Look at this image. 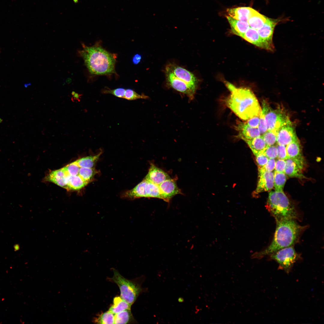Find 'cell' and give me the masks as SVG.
<instances>
[{
	"mask_svg": "<svg viewBox=\"0 0 324 324\" xmlns=\"http://www.w3.org/2000/svg\"><path fill=\"white\" fill-rule=\"evenodd\" d=\"M226 84L231 93L226 100V105L236 116L247 121L260 116L261 108L252 91L247 88L236 87L228 82Z\"/></svg>",
	"mask_w": 324,
	"mask_h": 324,
	"instance_id": "1",
	"label": "cell"
},
{
	"mask_svg": "<svg viewBox=\"0 0 324 324\" xmlns=\"http://www.w3.org/2000/svg\"><path fill=\"white\" fill-rule=\"evenodd\" d=\"M276 228L271 243L264 250L251 256L252 259H261L282 248L293 246L298 241L305 227L299 225L294 219L276 221Z\"/></svg>",
	"mask_w": 324,
	"mask_h": 324,
	"instance_id": "2",
	"label": "cell"
},
{
	"mask_svg": "<svg viewBox=\"0 0 324 324\" xmlns=\"http://www.w3.org/2000/svg\"><path fill=\"white\" fill-rule=\"evenodd\" d=\"M83 49L78 51L89 71L97 75H106L115 73L116 57L98 44L88 46L82 44Z\"/></svg>",
	"mask_w": 324,
	"mask_h": 324,
	"instance_id": "3",
	"label": "cell"
},
{
	"mask_svg": "<svg viewBox=\"0 0 324 324\" xmlns=\"http://www.w3.org/2000/svg\"><path fill=\"white\" fill-rule=\"evenodd\" d=\"M266 207L276 221L298 218L295 208L283 190L270 192Z\"/></svg>",
	"mask_w": 324,
	"mask_h": 324,
	"instance_id": "4",
	"label": "cell"
},
{
	"mask_svg": "<svg viewBox=\"0 0 324 324\" xmlns=\"http://www.w3.org/2000/svg\"><path fill=\"white\" fill-rule=\"evenodd\" d=\"M262 112L265 119L267 130L277 133L279 129L290 120L289 116L283 109L278 107L273 109L266 100L262 102Z\"/></svg>",
	"mask_w": 324,
	"mask_h": 324,
	"instance_id": "5",
	"label": "cell"
},
{
	"mask_svg": "<svg viewBox=\"0 0 324 324\" xmlns=\"http://www.w3.org/2000/svg\"><path fill=\"white\" fill-rule=\"evenodd\" d=\"M112 279L119 287L120 297L131 306L142 291L140 285L133 283L122 276L117 270L113 269Z\"/></svg>",
	"mask_w": 324,
	"mask_h": 324,
	"instance_id": "6",
	"label": "cell"
},
{
	"mask_svg": "<svg viewBox=\"0 0 324 324\" xmlns=\"http://www.w3.org/2000/svg\"><path fill=\"white\" fill-rule=\"evenodd\" d=\"M269 255L287 273L290 272L294 264L300 257L293 246L279 250Z\"/></svg>",
	"mask_w": 324,
	"mask_h": 324,
	"instance_id": "7",
	"label": "cell"
},
{
	"mask_svg": "<svg viewBox=\"0 0 324 324\" xmlns=\"http://www.w3.org/2000/svg\"><path fill=\"white\" fill-rule=\"evenodd\" d=\"M167 81L170 85L176 91L186 94L193 99L196 87L191 86L176 77L170 70L166 69Z\"/></svg>",
	"mask_w": 324,
	"mask_h": 324,
	"instance_id": "8",
	"label": "cell"
},
{
	"mask_svg": "<svg viewBox=\"0 0 324 324\" xmlns=\"http://www.w3.org/2000/svg\"><path fill=\"white\" fill-rule=\"evenodd\" d=\"M280 21L279 19H274L267 18L262 26L257 30L260 38L265 44L267 50L273 51L274 47L272 41L274 29L277 24Z\"/></svg>",
	"mask_w": 324,
	"mask_h": 324,
	"instance_id": "9",
	"label": "cell"
},
{
	"mask_svg": "<svg viewBox=\"0 0 324 324\" xmlns=\"http://www.w3.org/2000/svg\"><path fill=\"white\" fill-rule=\"evenodd\" d=\"M277 143L278 145L286 146L298 140L295 127L290 120L283 125L277 133Z\"/></svg>",
	"mask_w": 324,
	"mask_h": 324,
	"instance_id": "10",
	"label": "cell"
},
{
	"mask_svg": "<svg viewBox=\"0 0 324 324\" xmlns=\"http://www.w3.org/2000/svg\"><path fill=\"white\" fill-rule=\"evenodd\" d=\"M258 179L254 194L269 191L274 187V173L265 170L263 167H258Z\"/></svg>",
	"mask_w": 324,
	"mask_h": 324,
	"instance_id": "11",
	"label": "cell"
},
{
	"mask_svg": "<svg viewBox=\"0 0 324 324\" xmlns=\"http://www.w3.org/2000/svg\"><path fill=\"white\" fill-rule=\"evenodd\" d=\"M286 149L289 158L293 160L302 170L305 163L299 140L294 141L286 145Z\"/></svg>",
	"mask_w": 324,
	"mask_h": 324,
	"instance_id": "12",
	"label": "cell"
},
{
	"mask_svg": "<svg viewBox=\"0 0 324 324\" xmlns=\"http://www.w3.org/2000/svg\"><path fill=\"white\" fill-rule=\"evenodd\" d=\"M178 79L191 86L196 87L197 80L193 74L185 69L173 64H170L166 67Z\"/></svg>",
	"mask_w": 324,
	"mask_h": 324,
	"instance_id": "13",
	"label": "cell"
},
{
	"mask_svg": "<svg viewBox=\"0 0 324 324\" xmlns=\"http://www.w3.org/2000/svg\"><path fill=\"white\" fill-rule=\"evenodd\" d=\"M162 199L169 202L176 195L182 193L175 180L171 178L164 181L158 185Z\"/></svg>",
	"mask_w": 324,
	"mask_h": 324,
	"instance_id": "14",
	"label": "cell"
},
{
	"mask_svg": "<svg viewBox=\"0 0 324 324\" xmlns=\"http://www.w3.org/2000/svg\"><path fill=\"white\" fill-rule=\"evenodd\" d=\"M235 128L238 133L237 137L244 141L261 136L258 128L250 127L246 122H239Z\"/></svg>",
	"mask_w": 324,
	"mask_h": 324,
	"instance_id": "15",
	"label": "cell"
},
{
	"mask_svg": "<svg viewBox=\"0 0 324 324\" xmlns=\"http://www.w3.org/2000/svg\"><path fill=\"white\" fill-rule=\"evenodd\" d=\"M171 178L168 174L154 165L151 164L144 179L159 185L166 180Z\"/></svg>",
	"mask_w": 324,
	"mask_h": 324,
	"instance_id": "16",
	"label": "cell"
},
{
	"mask_svg": "<svg viewBox=\"0 0 324 324\" xmlns=\"http://www.w3.org/2000/svg\"><path fill=\"white\" fill-rule=\"evenodd\" d=\"M254 9L247 7L230 8L226 11L229 16L235 19L247 22Z\"/></svg>",
	"mask_w": 324,
	"mask_h": 324,
	"instance_id": "17",
	"label": "cell"
},
{
	"mask_svg": "<svg viewBox=\"0 0 324 324\" xmlns=\"http://www.w3.org/2000/svg\"><path fill=\"white\" fill-rule=\"evenodd\" d=\"M241 37L258 47L267 50L265 44L256 29L250 27Z\"/></svg>",
	"mask_w": 324,
	"mask_h": 324,
	"instance_id": "18",
	"label": "cell"
},
{
	"mask_svg": "<svg viewBox=\"0 0 324 324\" xmlns=\"http://www.w3.org/2000/svg\"><path fill=\"white\" fill-rule=\"evenodd\" d=\"M226 17L232 32L238 36L242 37L250 27L247 22L237 20L228 16Z\"/></svg>",
	"mask_w": 324,
	"mask_h": 324,
	"instance_id": "19",
	"label": "cell"
},
{
	"mask_svg": "<svg viewBox=\"0 0 324 324\" xmlns=\"http://www.w3.org/2000/svg\"><path fill=\"white\" fill-rule=\"evenodd\" d=\"M45 178L46 181L52 182L66 189L67 183L65 175L62 168L52 171Z\"/></svg>",
	"mask_w": 324,
	"mask_h": 324,
	"instance_id": "20",
	"label": "cell"
},
{
	"mask_svg": "<svg viewBox=\"0 0 324 324\" xmlns=\"http://www.w3.org/2000/svg\"><path fill=\"white\" fill-rule=\"evenodd\" d=\"M64 173L67 182L66 189L68 190H80L85 187L89 183L84 180L79 175L71 176Z\"/></svg>",
	"mask_w": 324,
	"mask_h": 324,
	"instance_id": "21",
	"label": "cell"
},
{
	"mask_svg": "<svg viewBox=\"0 0 324 324\" xmlns=\"http://www.w3.org/2000/svg\"><path fill=\"white\" fill-rule=\"evenodd\" d=\"M286 166L284 172L287 176L302 179L304 178L302 170L292 159L289 158L285 160Z\"/></svg>",
	"mask_w": 324,
	"mask_h": 324,
	"instance_id": "22",
	"label": "cell"
},
{
	"mask_svg": "<svg viewBox=\"0 0 324 324\" xmlns=\"http://www.w3.org/2000/svg\"><path fill=\"white\" fill-rule=\"evenodd\" d=\"M244 141L248 144L255 156L262 153L268 146L261 136Z\"/></svg>",
	"mask_w": 324,
	"mask_h": 324,
	"instance_id": "23",
	"label": "cell"
},
{
	"mask_svg": "<svg viewBox=\"0 0 324 324\" xmlns=\"http://www.w3.org/2000/svg\"><path fill=\"white\" fill-rule=\"evenodd\" d=\"M147 181L144 179L132 189L125 193L126 196L131 198L147 197L146 191Z\"/></svg>",
	"mask_w": 324,
	"mask_h": 324,
	"instance_id": "24",
	"label": "cell"
},
{
	"mask_svg": "<svg viewBox=\"0 0 324 324\" xmlns=\"http://www.w3.org/2000/svg\"><path fill=\"white\" fill-rule=\"evenodd\" d=\"M267 18L253 9L247 22L250 27L258 30L262 26Z\"/></svg>",
	"mask_w": 324,
	"mask_h": 324,
	"instance_id": "25",
	"label": "cell"
},
{
	"mask_svg": "<svg viewBox=\"0 0 324 324\" xmlns=\"http://www.w3.org/2000/svg\"><path fill=\"white\" fill-rule=\"evenodd\" d=\"M131 305L120 296L113 298V304L110 308L109 311L114 314L127 309H130Z\"/></svg>",
	"mask_w": 324,
	"mask_h": 324,
	"instance_id": "26",
	"label": "cell"
},
{
	"mask_svg": "<svg viewBox=\"0 0 324 324\" xmlns=\"http://www.w3.org/2000/svg\"><path fill=\"white\" fill-rule=\"evenodd\" d=\"M101 154V152H100L95 155L84 157L75 162L80 167L92 168L98 160Z\"/></svg>",
	"mask_w": 324,
	"mask_h": 324,
	"instance_id": "27",
	"label": "cell"
},
{
	"mask_svg": "<svg viewBox=\"0 0 324 324\" xmlns=\"http://www.w3.org/2000/svg\"><path fill=\"white\" fill-rule=\"evenodd\" d=\"M130 309H127L115 314L114 324H127L132 319Z\"/></svg>",
	"mask_w": 324,
	"mask_h": 324,
	"instance_id": "28",
	"label": "cell"
},
{
	"mask_svg": "<svg viewBox=\"0 0 324 324\" xmlns=\"http://www.w3.org/2000/svg\"><path fill=\"white\" fill-rule=\"evenodd\" d=\"M286 180L285 174L284 172L275 171L274 173V186L275 190L282 191Z\"/></svg>",
	"mask_w": 324,
	"mask_h": 324,
	"instance_id": "29",
	"label": "cell"
},
{
	"mask_svg": "<svg viewBox=\"0 0 324 324\" xmlns=\"http://www.w3.org/2000/svg\"><path fill=\"white\" fill-rule=\"evenodd\" d=\"M146 191L147 197L157 198L162 199L158 185L147 181Z\"/></svg>",
	"mask_w": 324,
	"mask_h": 324,
	"instance_id": "30",
	"label": "cell"
},
{
	"mask_svg": "<svg viewBox=\"0 0 324 324\" xmlns=\"http://www.w3.org/2000/svg\"><path fill=\"white\" fill-rule=\"evenodd\" d=\"M115 314L109 311L103 313L94 320L96 323L114 324Z\"/></svg>",
	"mask_w": 324,
	"mask_h": 324,
	"instance_id": "31",
	"label": "cell"
},
{
	"mask_svg": "<svg viewBox=\"0 0 324 324\" xmlns=\"http://www.w3.org/2000/svg\"><path fill=\"white\" fill-rule=\"evenodd\" d=\"M97 173L93 168L80 167L79 175L84 180L89 182Z\"/></svg>",
	"mask_w": 324,
	"mask_h": 324,
	"instance_id": "32",
	"label": "cell"
},
{
	"mask_svg": "<svg viewBox=\"0 0 324 324\" xmlns=\"http://www.w3.org/2000/svg\"><path fill=\"white\" fill-rule=\"evenodd\" d=\"M277 133L274 131L267 130L261 136L268 146H273L277 142Z\"/></svg>",
	"mask_w": 324,
	"mask_h": 324,
	"instance_id": "33",
	"label": "cell"
},
{
	"mask_svg": "<svg viewBox=\"0 0 324 324\" xmlns=\"http://www.w3.org/2000/svg\"><path fill=\"white\" fill-rule=\"evenodd\" d=\"M147 96L143 94H140L131 88L125 89L123 98L128 100H134L139 99H146Z\"/></svg>",
	"mask_w": 324,
	"mask_h": 324,
	"instance_id": "34",
	"label": "cell"
},
{
	"mask_svg": "<svg viewBox=\"0 0 324 324\" xmlns=\"http://www.w3.org/2000/svg\"><path fill=\"white\" fill-rule=\"evenodd\" d=\"M125 90V89L122 87H119L113 89L106 88L102 89L101 92L104 94H111L116 97L123 98Z\"/></svg>",
	"mask_w": 324,
	"mask_h": 324,
	"instance_id": "35",
	"label": "cell"
},
{
	"mask_svg": "<svg viewBox=\"0 0 324 324\" xmlns=\"http://www.w3.org/2000/svg\"><path fill=\"white\" fill-rule=\"evenodd\" d=\"M268 158L275 159L277 157L278 151L277 146H268L262 153Z\"/></svg>",
	"mask_w": 324,
	"mask_h": 324,
	"instance_id": "36",
	"label": "cell"
},
{
	"mask_svg": "<svg viewBox=\"0 0 324 324\" xmlns=\"http://www.w3.org/2000/svg\"><path fill=\"white\" fill-rule=\"evenodd\" d=\"M261 135H262L267 130V124L264 116L261 112L260 116L259 122L258 127Z\"/></svg>",
	"mask_w": 324,
	"mask_h": 324,
	"instance_id": "37",
	"label": "cell"
},
{
	"mask_svg": "<svg viewBox=\"0 0 324 324\" xmlns=\"http://www.w3.org/2000/svg\"><path fill=\"white\" fill-rule=\"evenodd\" d=\"M277 147L278 151L277 158L278 159L286 160L289 158L287 154L286 146L278 144Z\"/></svg>",
	"mask_w": 324,
	"mask_h": 324,
	"instance_id": "38",
	"label": "cell"
},
{
	"mask_svg": "<svg viewBox=\"0 0 324 324\" xmlns=\"http://www.w3.org/2000/svg\"><path fill=\"white\" fill-rule=\"evenodd\" d=\"M256 157L258 167L264 166L267 163L269 159L262 153L259 154L256 156Z\"/></svg>",
	"mask_w": 324,
	"mask_h": 324,
	"instance_id": "39",
	"label": "cell"
},
{
	"mask_svg": "<svg viewBox=\"0 0 324 324\" xmlns=\"http://www.w3.org/2000/svg\"><path fill=\"white\" fill-rule=\"evenodd\" d=\"M285 166V160L278 159L275 161L274 169L276 171L284 172Z\"/></svg>",
	"mask_w": 324,
	"mask_h": 324,
	"instance_id": "40",
	"label": "cell"
},
{
	"mask_svg": "<svg viewBox=\"0 0 324 324\" xmlns=\"http://www.w3.org/2000/svg\"><path fill=\"white\" fill-rule=\"evenodd\" d=\"M275 163L274 159L269 158L267 163L262 167L267 171L272 172L275 168Z\"/></svg>",
	"mask_w": 324,
	"mask_h": 324,
	"instance_id": "41",
	"label": "cell"
},
{
	"mask_svg": "<svg viewBox=\"0 0 324 324\" xmlns=\"http://www.w3.org/2000/svg\"><path fill=\"white\" fill-rule=\"evenodd\" d=\"M260 119V116H255L248 120L247 124L250 127L258 128Z\"/></svg>",
	"mask_w": 324,
	"mask_h": 324,
	"instance_id": "42",
	"label": "cell"
},
{
	"mask_svg": "<svg viewBox=\"0 0 324 324\" xmlns=\"http://www.w3.org/2000/svg\"><path fill=\"white\" fill-rule=\"evenodd\" d=\"M142 57L141 55L139 54H136L134 55L132 59L133 63L134 64H137L141 61Z\"/></svg>",
	"mask_w": 324,
	"mask_h": 324,
	"instance_id": "43",
	"label": "cell"
},
{
	"mask_svg": "<svg viewBox=\"0 0 324 324\" xmlns=\"http://www.w3.org/2000/svg\"><path fill=\"white\" fill-rule=\"evenodd\" d=\"M82 95V94H80L78 93L75 92L74 95H72L71 100L73 102H74L75 101L79 102L80 100Z\"/></svg>",
	"mask_w": 324,
	"mask_h": 324,
	"instance_id": "44",
	"label": "cell"
},
{
	"mask_svg": "<svg viewBox=\"0 0 324 324\" xmlns=\"http://www.w3.org/2000/svg\"><path fill=\"white\" fill-rule=\"evenodd\" d=\"M178 301L180 303L183 302L184 301V298L182 297H180L178 298Z\"/></svg>",
	"mask_w": 324,
	"mask_h": 324,
	"instance_id": "45",
	"label": "cell"
},
{
	"mask_svg": "<svg viewBox=\"0 0 324 324\" xmlns=\"http://www.w3.org/2000/svg\"><path fill=\"white\" fill-rule=\"evenodd\" d=\"M73 1L76 4L78 3L79 0H73Z\"/></svg>",
	"mask_w": 324,
	"mask_h": 324,
	"instance_id": "46",
	"label": "cell"
},
{
	"mask_svg": "<svg viewBox=\"0 0 324 324\" xmlns=\"http://www.w3.org/2000/svg\"><path fill=\"white\" fill-rule=\"evenodd\" d=\"M75 92H74V91H73V92H71V94H72V95H74V94H75Z\"/></svg>",
	"mask_w": 324,
	"mask_h": 324,
	"instance_id": "47",
	"label": "cell"
}]
</instances>
